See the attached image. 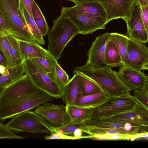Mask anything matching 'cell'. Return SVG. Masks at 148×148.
<instances>
[{
  "label": "cell",
  "mask_w": 148,
  "mask_h": 148,
  "mask_svg": "<svg viewBox=\"0 0 148 148\" xmlns=\"http://www.w3.org/2000/svg\"><path fill=\"white\" fill-rule=\"evenodd\" d=\"M18 12L26 22L36 40L39 44L44 45L45 41L43 36L37 27L33 17L26 10L23 0H20Z\"/></svg>",
  "instance_id": "24"
},
{
  "label": "cell",
  "mask_w": 148,
  "mask_h": 148,
  "mask_svg": "<svg viewBox=\"0 0 148 148\" xmlns=\"http://www.w3.org/2000/svg\"><path fill=\"white\" fill-rule=\"evenodd\" d=\"M35 111L55 128L64 126L70 120L65 107L63 105H56L47 102L36 107Z\"/></svg>",
  "instance_id": "12"
},
{
  "label": "cell",
  "mask_w": 148,
  "mask_h": 148,
  "mask_svg": "<svg viewBox=\"0 0 148 148\" xmlns=\"http://www.w3.org/2000/svg\"><path fill=\"white\" fill-rule=\"evenodd\" d=\"M140 5H148V0H136Z\"/></svg>",
  "instance_id": "44"
},
{
  "label": "cell",
  "mask_w": 148,
  "mask_h": 148,
  "mask_svg": "<svg viewBox=\"0 0 148 148\" xmlns=\"http://www.w3.org/2000/svg\"><path fill=\"white\" fill-rule=\"evenodd\" d=\"M74 3L75 5L95 0H67Z\"/></svg>",
  "instance_id": "43"
},
{
  "label": "cell",
  "mask_w": 148,
  "mask_h": 148,
  "mask_svg": "<svg viewBox=\"0 0 148 148\" xmlns=\"http://www.w3.org/2000/svg\"><path fill=\"white\" fill-rule=\"evenodd\" d=\"M53 98L40 91L0 106V120L10 118L20 113L30 110L45 103L51 101Z\"/></svg>",
  "instance_id": "5"
},
{
  "label": "cell",
  "mask_w": 148,
  "mask_h": 148,
  "mask_svg": "<svg viewBox=\"0 0 148 148\" xmlns=\"http://www.w3.org/2000/svg\"><path fill=\"white\" fill-rule=\"evenodd\" d=\"M104 62L106 65L111 69L123 65L119 51L115 45L110 39L107 44L105 51Z\"/></svg>",
  "instance_id": "25"
},
{
  "label": "cell",
  "mask_w": 148,
  "mask_h": 148,
  "mask_svg": "<svg viewBox=\"0 0 148 148\" xmlns=\"http://www.w3.org/2000/svg\"><path fill=\"white\" fill-rule=\"evenodd\" d=\"M62 89L61 98L64 103L66 105H75L77 97L82 89V85L77 75L74 74Z\"/></svg>",
  "instance_id": "19"
},
{
  "label": "cell",
  "mask_w": 148,
  "mask_h": 148,
  "mask_svg": "<svg viewBox=\"0 0 148 148\" xmlns=\"http://www.w3.org/2000/svg\"><path fill=\"white\" fill-rule=\"evenodd\" d=\"M53 25L48 32L47 51L58 60L69 42L79 34L76 26L69 19L61 14L53 21Z\"/></svg>",
  "instance_id": "2"
},
{
  "label": "cell",
  "mask_w": 148,
  "mask_h": 148,
  "mask_svg": "<svg viewBox=\"0 0 148 148\" xmlns=\"http://www.w3.org/2000/svg\"><path fill=\"white\" fill-rule=\"evenodd\" d=\"M124 21L127 27L126 36L131 39L145 44L147 42L148 32L142 19L140 5L136 1Z\"/></svg>",
  "instance_id": "11"
},
{
  "label": "cell",
  "mask_w": 148,
  "mask_h": 148,
  "mask_svg": "<svg viewBox=\"0 0 148 148\" xmlns=\"http://www.w3.org/2000/svg\"><path fill=\"white\" fill-rule=\"evenodd\" d=\"M125 128L135 134L140 132V125L129 123L113 121L100 118H91L85 121L81 125V130L84 129H110Z\"/></svg>",
  "instance_id": "16"
},
{
  "label": "cell",
  "mask_w": 148,
  "mask_h": 148,
  "mask_svg": "<svg viewBox=\"0 0 148 148\" xmlns=\"http://www.w3.org/2000/svg\"><path fill=\"white\" fill-rule=\"evenodd\" d=\"M3 36V35L2 33H1L0 30V36Z\"/></svg>",
  "instance_id": "47"
},
{
  "label": "cell",
  "mask_w": 148,
  "mask_h": 148,
  "mask_svg": "<svg viewBox=\"0 0 148 148\" xmlns=\"http://www.w3.org/2000/svg\"><path fill=\"white\" fill-rule=\"evenodd\" d=\"M123 82L132 90L148 84V77L141 71L136 70L123 65L118 72Z\"/></svg>",
  "instance_id": "17"
},
{
  "label": "cell",
  "mask_w": 148,
  "mask_h": 148,
  "mask_svg": "<svg viewBox=\"0 0 148 148\" xmlns=\"http://www.w3.org/2000/svg\"><path fill=\"white\" fill-rule=\"evenodd\" d=\"M46 140L55 139H67V140H79L76 137L73 136L66 135L60 132L50 134L49 135H46L45 138Z\"/></svg>",
  "instance_id": "37"
},
{
  "label": "cell",
  "mask_w": 148,
  "mask_h": 148,
  "mask_svg": "<svg viewBox=\"0 0 148 148\" xmlns=\"http://www.w3.org/2000/svg\"><path fill=\"white\" fill-rule=\"evenodd\" d=\"M110 97L103 91L91 95H78L75 105L83 107L95 108L105 102Z\"/></svg>",
  "instance_id": "22"
},
{
  "label": "cell",
  "mask_w": 148,
  "mask_h": 148,
  "mask_svg": "<svg viewBox=\"0 0 148 148\" xmlns=\"http://www.w3.org/2000/svg\"><path fill=\"white\" fill-rule=\"evenodd\" d=\"M66 111L72 124H81L92 118L94 108L75 105H66Z\"/></svg>",
  "instance_id": "21"
},
{
  "label": "cell",
  "mask_w": 148,
  "mask_h": 148,
  "mask_svg": "<svg viewBox=\"0 0 148 148\" xmlns=\"http://www.w3.org/2000/svg\"><path fill=\"white\" fill-rule=\"evenodd\" d=\"M110 33L106 32L97 37L88 52V58L85 64L91 67L101 68L106 66L104 56L107 44L110 39Z\"/></svg>",
  "instance_id": "15"
},
{
  "label": "cell",
  "mask_w": 148,
  "mask_h": 148,
  "mask_svg": "<svg viewBox=\"0 0 148 148\" xmlns=\"http://www.w3.org/2000/svg\"><path fill=\"white\" fill-rule=\"evenodd\" d=\"M23 138L16 134L9 129L5 125L0 122V139H21Z\"/></svg>",
  "instance_id": "36"
},
{
  "label": "cell",
  "mask_w": 148,
  "mask_h": 148,
  "mask_svg": "<svg viewBox=\"0 0 148 148\" xmlns=\"http://www.w3.org/2000/svg\"><path fill=\"white\" fill-rule=\"evenodd\" d=\"M0 49L6 58L8 67L15 66L9 53V45L6 36H0Z\"/></svg>",
  "instance_id": "34"
},
{
  "label": "cell",
  "mask_w": 148,
  "mask_h": 148,
  "mask_svg": "<svg viewBox=\"0 0 148 148\" xmlns=\"http://www.w3.org/2000/svg\"><path fill=\"white\" fill-rule=\"evenodd\" d=\"M138 103L130 95L110 97L104 103L94 108L92 118L107 117L132 109Z\"/></svg>",
  "instance_id": "7"
},
{
  "label": "cell",
  "mask_w": 148,
  "mask_h": 148,
  "mask_svg": "<svg viewBox=\"0 0 148 148\" xmlns=\"http://www.w3.org/2000/svg\"><path fill=\"white\" fill-rule=\"evenodd\" d=\"M133 90L132 96L140 104L148 110V84Z\"/></svg>",
  "instance_id": "31"
},
{
  "label": "cell",
  "mask_w": 148,
  "mask_h": 148,
  "mask_svg": "<svg viewBox=\"0 0 148 148\" xmlns=\"http://www.w3.org/2000/svg\"><path fill=\"white\" fill-rule=\"evenodd\" d=\"M23 63L11 67H7L5 72L0 74V88H5L21 78L25 74Z\"/></svg>",
  "instance_id": "23"
},
{
  "label": "cell",
  "mask_w": 148,
  "mask_h": 148,
  "mask_svg": "<svg viewBox=\"0 0 148 148\" xmlns=\"http://www.w3.org/2000/svg\"><path fill=\"white\" fill-rule=\"evenodd\" d=\"M30 60L41 69L53 81L57 83L55 74L45 58H36Z\"/></svg>",
  "instance_id": "32"
},
{
  "label": "cell",
  "mask_w": 148,
  "mask_h": 148,
  "mask_svg": "<svg viewBox=\"0 0 148 148\" xmlns=\"http://www.w3.org/2000/svg\"><path fill=\"white\" fill-rule=\"evenodd\" d=\"M10 1L18 10L19 6L20 0H10Z\"/></svg>",
  "instance_id": "42"
},
{
  "label": "cell",
  "mask_w": 148,
  "mask_h": 148,
  "mask_svg": "<svg viewBox=\"0 0 148 148\" xmlns=\"http://www.w3.org/2000/svg\"><path fill=\"white\" fill-rule=\"evenodd\" d=\"M25 73L38 89L56 99L60 98L62 88L53 81L30 60L23 61Z\"/></svg>",
  "instance_id": "6"
},
{
  "label": "cell",
  "mask_w": 148,
  "mask_h": 148,
  "mask_svg": "<svg viewBox=\"0 0 148 148\" xmlns=\"http://www.w3.org/2000/svg\"><path fill=\"white\" fill-rule=\"evenodd\" d=\"M136 70L148 69V49L145 44L129 38L123 65Z\"/></svg>",
  "instance_id": "9"
},
{
  "label": "cell",
  "mask_w": 148,
  "mask_h": 148,
  "mask_svg": "<svg viewBox=\"0 0 148 148\" xmlns=\"http://www.w3.org/2000/svg\"><path fill=\"white\" fill-rule=\"evenodd\" d=\"M99 118L111 121L129 123L148 127V110L139 103L131 110Z\"/></svg>",
  "instance_id": "14"
},
{
  "label": "cell",
  "mask_w": 148,
  "mask_h": 148,
  "mask_svg": "<svg viewBox=\"0 0 148 148\" xmlns=\"http://www.w3.org/2000/svg\"><path fill=\"white\" fill-rule=\"evenodd\" d=\"M16 39L23 61L36 58H45L47 50L42 47L37 42H29Z\"/></svg>",
  "instance_id": "18"
},
{
  "label": "cell",
  "mask_w": 148,
  "mask_h": 148,
  "mask_svg": "<svg viewBox=\"0 0 148 148\" xmlns=\"http://www.w3.org/2000/svg\"><path fill=\"white\" fill-rule=\"evenodd\" d=\"M61 14L76 26L79 34L86 35L98 29H105L106 25L104 20L90 18L80 14L74 7H63Z\"/></svg>",
  "instance_id": "8"
},
{
  "label": "cell",
  "mask_w": 148,
  "mask_h": 148,
  "mask_svg": "<svg viewBox=\"0 0 148 148\" xmlns=\"http://www.w3.org/2000/svg\"><path fill=\"white\" fill-rule=\"evenodd\" d=\"M40 91L42 90L33 84L25 74L20 79L4 88L0 96V106Z\"/></svg>",
  "instance_id": "10"
},
{
  "label": "cell",
  "mask_w": 148,
  "mask_h": 148,
  "mask_svg": "<svg viewBox=\"0 0 148 148\" xmlns=\"http://www.w3.org/2000/svg\"><path fill=\"white\" fill-rule=\"evenodd\" d=\"M142 19L146 30L148 31V5H140Z\"/></svg>",
  "instance_id": "39"
},
{
  "label": "cell",
  "mask_w": 148,
  "mask_h": 148,
  "mask_svg": "<svg viewBox=\"0 0 148 148\" xmlns=\"http://www.w3.org/2000/svg\"><path fill=\"white\" fill-rule=\"evenodd\" d=\"M73 72L93 82L109 97L130 94L131 90L121 81L118 72L107 66L95 68L85 64L75 68Z\"/></svg>",
  "instance_id": "1"
},
{
  "label": "cell",
  "mask_w": 148,
  "mask_h": 148,
  "mask_svg": "<svg viewBox=\"0 0 148 148\" xmlns=\"http://www.w3.org/2000/svg\"><path fill=\"white\" fill-rule=\"evenodd\" d=\"M73 7L79 13L88 17L106 20V14L104 9L95 0L76 4Z\"/></svg>",
  "instance_id": "20"
},
{
  "label": "cell",
  "mask_w": 148,
  "mask_h": 148,
  "mask_svg": "<svg viewBox=\"0 0 148 148\" xmlns=\"http://www.w3.org/2000/svg\"><path fill=\"white\" fill-rule=\"evenodd\" d=\"M6 67L3 65H0V74L4 73L6 70Z\"/></svg>",
  "instance_id": "45"
},
{
  "label": "cell",
  "mask_w": 148,
  "mask_h": 148,
  "mask_svg": "<svg viewBox=\"0 0 148 148\" xmlns=\"http://www.w3.org/2000/svg\"><path fill=\"white\" fill-rule=\"evenodd\" d=\"M0 30L3 36L11 34L10 29L0 10Z\"/></svg>",
  "instance_id": "38"
},
{
  "label": "cell",
  "mask_w": 148,
  "mask_h": 148,
  "mask_svg": "<svg viewBox=\"0 0 148 148\" xmlns=\"http://www.w3.org/2000/svg\"><path fill=\"white\" fill-rule=\"evenodd\" d=\"M5 125L11 130L19 132L47 134L57 132L56 128L42 116L29 110L13 116Z\"/></svg>",
  "instance_id": "3"
},
{
  "label": "cell",
  "mask_w": 148,
  "mask_h": 148,
  "mask_svg": "<svg viewBox=\"0 0 148 148\" xmlns=\"http://www.w3.org/2000/svg\"><path fill=\"white\" fill-rule=\"evenodd\" d=\"M9 45V53L14 66L22 63V58L17 41L14 36L11 34L6 36Z\"/></svg>",
  "instance_id": "29"
},
{
  "label": "cell",
  "mask_w": 148,
  "mask_h": 148,
  "mask_svg": "<svg viewBox=\"0 0 148 148\" xmlns=\"http://www.w3.org/2000/svg\"><path fill=\"white\" fill-rule=\"evenodd\" d=\"M129 37L121 33H110V40L116 46L123 63L125 58Z\"/></svg>",
  "instance_id": "28"
},
{
  "label": "cell",
  "mask_w": 148,
  "mask_h": 148,
  "mask_svg": "<svg viewBox=\"0 0 148 148\" xmlns=\"http://www.w3.org/2000/svg\"><path fill=\"white\" fill-rule=\"evenodd\" d=\"M33 17L38 29L43 36H45L49 30L46 20L39 7L34 1L32 7Z\"/></svg>",
  "instance_id": "27"
},
{
  "label": "cell",
  "mask_w": 148,
  "mask_h": 148,
  "mask_svg": "<svg viewBox=\"0 0 148 148\" xmlns=\"http://www.w3.org/2000/svg\"><path fill=\"white\" fill-rule=\"evenodd\" d=\"M0 10L10 29L11 35L20 40L37 42L18 10L10 0H0Z\"/></svg>",
  "instance_id": "4"
},
{
  "label": "cell",
  "mask_w": 148,
  "mask_h": 148,
  "mask_svg": "<svg viewBox=\"0 0 148 148\" xmlns=\"http://www.w3.org/2000/svg\"><path fill=\"white\" fill-rule=\"evenodd\" d=\"M25 7L27 11L32 16V7L34 0H23Z\"/></svg>",
  "instance_id": "40"
},
{
  "label": "cell",
  "mask_w": 148,
  "mask_h": 148,
  "mask_svg": "<svg viewBox=\"0 0 148 148\" xmlns=\"http://www.w3.org/2000/svg\"><path fill=\"white\" fill-rule=\"evenodd\" d=\"M4 88H0V96H1Z\"/></svg>",
  "instance_id": "46"
},
{
  "label": "cell",
  "mask_w": 148,
  "mask_h": 148,
  "mask_svg": "<svg viewBox=\"0 0 148 148\" xmlns=\"http://www.w3.org/2000/svg\"><path fill=\"white\" fill-rule=\"evenodd\" d=\"M76 74L77 75L82 85L81 93L82 95H91L98 93L101 90L98 86L90 80L80 75Z\"/></svg>",
  "instance_id": "30"
},
{
  "label": "cell",
  "mask_w": 148,
  "mask_h": 148,
  "mask_svg": "<svg viewBox=\"0 0 148 148\" xmlns=\"http://www.w3.org/2000/svg\"><path fill=\"white\" fill-rule=\"evenodd\" d=\"M102 6L106 14V23L121 18L125 20L130 12L136 0H95Z\"/></svg>",
  "instance_id": "13"
},
{
  "label": "cell",
  "mask_w": 148,
  "mask_h": 148,
  "mask_svg": "<svg viewBox=\"0 0 148 148\" xmlns=\"http://www.w3.org/2000/svg\"><path fill=\"white\" fill-rule=\"evenodd\" d=\"M81 124H72L69 121L64 126L55 128L57 132H60L66 135L73 136V133L78 128L80 129Z\"/></svg>",
  "instance_id": "35"
},
{
  "label": "cell",
  "mask_w": 148,
  "mask_h": 148,
  "mask_svg": "<svg viewBox=\"0 0 148 148\" xmlns=\"http://www.w3.org/2000/svg\"><path fill=\"white\" fill-rule=\"evenodd\" d=\"M136 135L115 134L107 135H95L92 136L91 138H94L97 140H130L132 141L134 140V137Z\"/></svg>",
  "instance_id": "33"
},
{
  "label": "cell",
  "mask_w": 148,
  "mask_h": 148,
  "mask_svg": "<svg viewBox=\"0 0 148 148\" xmlns=\"http://www.w3.org/2000/svg\"><path fill=\"white\" fill-rule=\"evenodd\" d=\"M45 58L55 74L57 83L62 88L69 80L68 75L58 63L56 59L48 51Z\"/></svg>",
  "instance_id": "26"
},
{
  "label": "cell",
  "mask_w": 148,
  "mask_h": 148,
  "mask_svg": "<svg viewBox=\"0 0 148 148\" xmlns=\"http://www.w3.org/2000/svg\"><path fill=\"white\" fill-rule=\"evenodd\" d=\"M0 65L8 67V64L6 58L2 51L0 49Z\"/></svg>",
  "instance_id": "41"
}]
</instances>
